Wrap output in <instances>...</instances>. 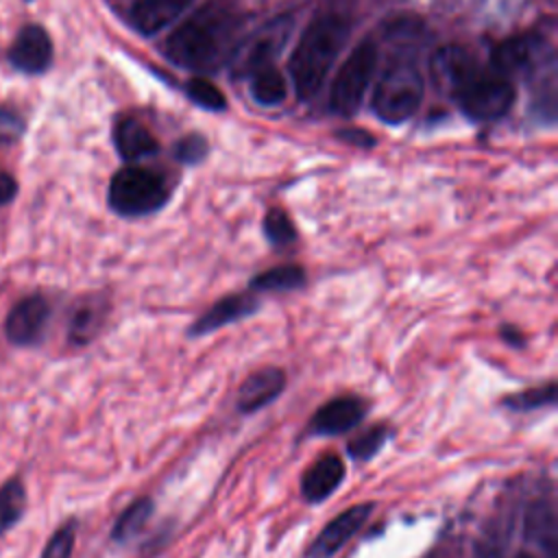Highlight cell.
<instances>
[{
    "label": "cell",
    "instance_id": "6da1fadb",
    "mask_svg": "<svg viewBox=\"0 0 558 558\" xmlns=\"http://www.w3.org/2000/svg\"><path fill=\"white\" fill-rule=\"evenodd\" d=\"M235 17L216 4H205L181 22L166 39V54L181 68L209 70L229 52Z\"/></svg>",
    "mask_w": 558,
    "mask_h": 558
},
{
    "label": "cell",
    "instance_id": "7a4b0ae2",
    "mask_svg": "<svg viewBox=\"0 0 558 558\" xmlns=\"http://www.w3.org/2000/svg\"><path fill=\"white\" fill-rule=\"evenodd\" d=\"M349 37V24L340 15H320L301 33L290 57V78L301 100L314 98Z\"/></svg>",
    "mask_w": 558,
    "mask_h": 558
},
{
    "label": "cell",
    "instance_id": "3957f363",
    "mask_svg": "<svg viewBox=\"0 0 558 558\" xmlns=\"http://www.w3.org/2000/svg\"><path fill=\"white\" fill-rule=\"evenodd\" d=\"M423 100V74L412 52H395L379 74L371 107L388 124L405 122Z\"/></svg>",
    "mask_w": 558,
    "mask_h": 558
},
{
    "label": "cell",
    "instance_id": "277c9868",
    "mask_svg": "<svg viewBox=\"0 0 558 558\" xmlns=\"http://www.w3.org/2000/svg\"><path fill=\"white\" fill-rule=\"evenodd\" d=\"M170 187L166 179L142 166H126L118 170L109 183V205L116 214L137 218L153 214L166 205Z\"/></svg>",
    "mask_w": 558,
    "mask_h": 558
},
{
    "label": "cell",
    "instance_id": "5b68a950",
    "mask_svg": "<svg viewBox=\"0 0 558 558\" xmlns=\"http://www.w3.org/2000/svg\"><path fill=\"white\" fill-rule=\"evenodd\" d=\"M379 61V52L375 41L362 39L351 54L340 65L331 92H329V109L338 116H353L360 105L364 102L366 89L371 87V81L375 76Z\"/></svg>",
    "mask_w": 558,
    "mask_h": 558
},
{
    "label": "cell",
    "instance_id": "8992f818",
    "mask_svg": "<svg viewBox=\"0 0 558 558\" xmlns=\"http://www.w3.org/2000/svg\"><path fill=\"white\" fill-rule=\"evenodd\" d=\"M493 72L512 81L538 74L547 63H554L551 46L538 35H517L501 41L493 50Z\"/></svg>",
    "mask_w": 558,
    "mask_h": 558
},
{
    "label": "cell",
    "instance_id": "52a82bcc",
    "mask_svg": "<svg viewBox=\"0 0 558 558\" xmlns=\"http://www.w3.org/2000/svg\"><path fill=\"white\" fill-rule=\"evenodd\" d=\"M514 85L512 81L482 70L469 81V85L456 96L460 100L462 111L480 122L497 120L506 116L514 102Z\"/></svg>",
    "mask_w": 558,
    "mask_h": 558
},
{
    "label": "cell",
    "instance_id": "ba28073f",
    "mask_svg": "<svg viewBox=\"0 0 558 558\" xmlns=\"http://www.w3.org/2000/svg\"><path fill=\"white\" fill-rule=\"evenodd\" d=\"M429 72L436 87L456 98L469 85V81L480 72V65L475 57L469 52V48L458 44H447L432 54Z\"/></svg>",
    "mask_w": 558,
    "mask_h": 558
},
{
    "label": "cell",
    "instance_id": "9c48e42d",
    "mask_svg": "<svg viewBox=\"0 0 558 558\" xmlns=\"http://www.w3.org/2000/svg\"><path fill=\"white\" fill-rule=\"evenodd\" d=\"M50 318V305L44 296L39 294H31L26 299H22L7 316L4 320V336L9 338V342L26 347V344H35Z\"/></svg>",
    "mask_w": 558,
    "mask_h": 558
},
{
    "label": "cell",
    "instance_id": "30bf717a",
    "mask_svg": "<svg viewBox=\"0 0 558 558\" xmlns=\"http://www.w3.org/2000/svg\"><path fill=\"white\" fill-rule=\"evenodd\" d=\"M371 510H373V504H357V506H351L344 512H340L336 519H331L320 530V534L310 545L305 558H331V556H336L342 549V545L349 538H353L355 532L364 525Z\"/></svg>",
    "mask_w": 558,
    "mask_h": 558
},
{
    "label": "cell",
    "instance_id": "8fae6325",
    "mask_svg": "<svg viewBox=\"0 0 558 558\" xmlns=\"http://www.w3.org/2000/svg\"><path fill=\"white\" fill-rule=\"evenodd\" d=\"M9 61L13 68L26 74H39L48 70L52 61V41L46 28L37 24L24 26L9 48Z\"/></svg>",
    "mask_w": 558,
    "mask_h": 558
},
{
    "label": "cell",
    "instance_id": "7c38bea8",
    "mask_svg": "<svg viewBox=\"0 0 558 558\" xmlns=\"http://www.w3.org/2000/svg\"><path fill=\"white\" fill-rule=\"evenodd\" d=\"M366 416V403L360 397H338L318 408L310 421L314 436H338L353 429Z\"/></svg>",
    "mask_w": 558,
    "mask_h": 558
},
{
    "label": "cell",
    "instance_id": "4fadbf2b",
    "mask_svg": "<svg viewBox=\"0 0 558 558\" xmlns=\"http://www.w3.org/2000/svg\"><path fill=\"white\" fill-rule=\"evenodd\" d=\"M257 310H259V301L253 294L222 296L201 318H196L192 323V327L187 329V336H192V338L207 336V333H211V331H216L225 325H231L235 320H242V318L255 314Z\"/></svg>",
    "mask_w": 558,
    "mask_h": 558
},
{
    "label": "cell",
    "instance_id": "5bb4252c",
    "mask_svg": "<svg viewBox=\"0 0 558 558\" xmlns=\"http://www.w3.org/2000/svg\"><path fill=\"white\" fill-rule=\"evenodd\" d=\"M286 388V373L277 366H266L262 371L251 373L238 392L235 408L242 414H251L275 401Z\"/></svg>",
    "mask_w": 558,
    "mask_h": 558
},
{
    "label": "cell",
    "instance_id": "9a60e30c",
    "mask_svg": "<svg viewBox=\"0 0 558 558\" xmlns=\"http://www.w3.org/2000/svg\"><path fill=\"white\" fill-rule=\"evenodd\" d=\"M192 2L194 0H135L131 7V22L142 35L150 37L179 20Z\"/></svg>",
    "mask_w": 558,
    "mask_h": 558
},
{
    "label": "cell",
    "instance_id": "2e32d148",
    "mask_svg": "<svg viewBox=\"0 0 558 558\" xmlns=\"http://www.w3.org/2000/svg\"><path fill=\"white\" fill-rule=\"evenodd\" d=\"M344 480V464L338 456H323L303 475L301 493L310 504L325 501Z\"/></svg>",
    "mask_w": 558,
    "mask_h": 558
},
{
    "label": "cell",
    "instance_id": "e0dca14e",
    "mask_svg": "<svg viewBox=\"0 0 558 558\" xmlns=\"http://www.w3.org/2000/svg\"><path fill=\"white\" fill-rule=\"evenodd\" d=\"M113 142H116L120 157L126 161L144 159L157 150L155 135L135 118H122L116 124Z\"/></svg>",
    "mask_w": 558,
    "mask_h": 558
},
{
    "label": "cell",
    "instance_id": "ac0fdd59",
    "mask_svg": "<svg viewBox=\"0 0 558 558\" xmlns=\"http://www.w3.org/2000/svg\"><path fill=\"white\" fill-rule=\"evenodd\" d=\"M251 96L264 105V107H275L286 100L288 87L283 76L275 65H266L259 70H253L251 74Z\"/></svg>",
    "mask_w": 558,
    "mask_h": 558
},
{
    "label": "cell",
    "instance_id": "d6986e66",
    "mask_svg": "<svg viewBox=\"0 0 558 558\" xmlns=\"http://www.w3.org/2000/svg\"><path fill=\"white\" fill-rule=\"evenodd\" d=\"M305 283V272L301 266L286 264L270 268L251 279V288L257 292H290L299 290Z\"/></svg>",
    "mask_w": 558,
    "mask_h": 558
},
{
    "label": "cell",
    "instance_id": "ffe728a7",
    "mask_svg": "<svg viewBox=\"0 0 558 558\" xmlns=\"http://www.w3.org/2000/svg\"><path fill=\"white\" fill-rule=\"evenodd\" d=\"M102 314H105L102 303H96V301L76 303L70 318V331H68L70 340L76 344L89 342L102 325Z\"/></svg>",
    "mask_w": 558,
    "mask_h": 558
},
{
    "label": "cell",
    "instance_id": "44dd1931",
    "mask_svg": "<svg viewBox=\"0 0 558 558\" xmlns=\"http://www.w3.org/2000/svg\"><path fill=\"white\" fill-rule=\"evenodd\" d=\"M150 514H153V501L146 499V497L135 499V501L118 517V521H116V525H113V530H111V538H113L116 543H126V541H131L133 536H137V534L144 530V525L148 523Z\"/></svg>",
    "mask_w": 558,
    "mask_h": 558
},
{
    "label": "cell",
    "instance_id": "7402d4cb",
    "mask_svg": "<svg viewBox=\"0 0 558 558\" xmlns=\"http://www.w3.org/2000/svg\"><path fill=\"white\" fill-rule=\"evenodd\" d=\"M527 536L545 547L549 556H554L556 547V519L554 508L549 504H534L527 512Z\"/></svg>",
    "mask_w": 558,
    "mask_h": 558
},
{
    "label": "cell",
    "instance_id": "603a6c76",
    "mask_svg": "<svg viewBox=\"0 0 558 558\" xmlns=\"http://www.w3.org/2000/svg\"><path fill=\"white\" fill-rule=\"evenodd\" d=\"M24 506H26V493L22 482L9 480L0 488V536L22 519Z\"/></svg>",
    "mask_w": 558,
    "mask_h": 558
},
{
    "label": "cell",
    "instance_id": "cb8c5ba5",
    "mask_svg": "<svg viewBox=\"0 0 558 558\" xmlns=\"http://www.w3.org/2000/svg\"><path fill=\"white\" fill-rule=\"evenodd\" d=\"M554 401H556V386L547 384L541 388H530V390L517 392L512 397H506L504 405L514 412H523V410H534V408H543V405H554Z\"/></svg>",
    "mask_w": 558,
    "mask_h": 558
},
{
    "label": "cell",
    "instance_id": "d4e9b609",
    "mask_svg": "<svg viewBox=\"0 0 558 558\" xmlns=\"http://www.w3.org/2000/svg\"><path fill=\"white\" fill-rule=\"evenodd\" d=\"M386 438H388V429L384 425H375V427L362 432L357 438H353L349 442L347 451H349L351 460H357V462L371 460L384 447Z\"/></svg>",
    "mask_w": 558,
    "mask_h": 558
},
{
    "label": "cell",
    "instance_id": "484cf974",
    "mask_svg": "<svg viewBox=\"0 0 558 558\" xmlns=\"http://www.w3.org/2000/svg\"><path fill=\"white\" fill-rule=\"evenodd\" d=\"M185 92L187 96L203 109H209V111H222L227 107V98L225 94L207 78H192L187 81L185 85Z\"/></svg>",
    "mask_w": 558,
    "mask_h": 558
},
{
    "label": "cell",
    "instance_id": "4316f807",
    "mask_svg": "<svg viewBox=\"0 0 558 558\" xmlns=\"http://www.w3.org/2000/svg\"><path fill=\"white\" fill-rule=\"evenodd\" d=\"M264 233L275 246H286L296 240V231L292 220L281 209H270L264 218Z\"/></svg>",
    "mask_w": 558,
    "mask_h": 558
},
{
    "label": "cell",
    "instance_id": "83f0119b",
    "mask_svg": "<svg viewBox=\"0 0 558 558\" xmlns=\"http://www.w3.org/2000/svg\"><path fill=\"white\" fill-rule=\"evenodd\" d=\"M74 538H76L74 523L61 525V527L50 536V541L46 543V547H44V551H41V558H70V556H72V549H74Z\"/></svg>",
    "mask_w": 558,
    "mask_h": 558
},
{
    "label": "cell",
    "instance_id": "f1b7e54d",
    "mask_svg": "<svg viewBox=\"0 0 558 558\" xmlns=\"http://www.w3.org/2000/svg\"><path fill=\"white\" fill-rule=\"evenodd\" d=\"M207 155V142L201 135H185L174 146V157L183 163H198Z\"/></svg>",
    "mask_w": 558,
    "mask_h": 558
},
{
    "label": "cell",
    "instance_id": "f546056e",
    "mask_svg": "<svg viewBox=\"0 0 558 558\" xmlns=\"http://www.w3.org/2000/svg\"><path fill=\"white\" fill-rule=\"evenodd\" d=\"M24 133V120L7 107H0V146L13 144Z\"/></svg>",
    "mask_w": 558,
    "mask_h": 558
},
{
    "label": "cell",
    "instance_id": "4dcf8cb0",
    "mask_svg": "<svg viewBox=\"0 0 558 558\" xmlns=\"http://www.w3.org/2000/svg\"><path fill=\"white\" fill-rule=\"evenodd\" d=\"M338 137H342V140H344V142H349V144L362 146V148H366V146H373V144H375L373 135H371V133H366V131H360V129H344V131H338Z\"/></svg>",
    "mask_w": 558,
    "mask_h": 558
},
{
    "label": "cell",
    "instance_id": "1f68e13d",
    "mask_svg": "<svg viewBox=\"0 0 558 558\" xmlns=\"http://www.w3.org/2000/svg\"><path fill=\"white\" fill-rule=\"evenodd\" d=\"M15 192H17L15 179H13L11 174H7V172H0V207L7 205V203H11L13 196H15Z\"/></svg>",
    "mask_w": 558,
    "mask_h": 558
},
{
    "label": "cell",
    "instance_id": "d6a6232c",
    "mask_svg": "<svg viewBox=\"0 0 558 558\" xmlns=\"http://www.w3.org/2000/svg\"><path fill=\"white\" fill-rule=\"evenodd\" d=\"M501 333H504V338H506L510 344H519L517 340H521V333H512V329H510V327H504V329H501Z\"/></svg>",
    "mask_w": 558,
    "mask_h": 558
},
{
    "label": "cell",
    "instance_id": "836d02e7",
    "mask_svg": "<svg viewBox=\"0 0 558 558\" xmlns=\"http://www.w3.org/2000/svg\"><path fill=\"white\" fill-rule=\"evenodd\" d=\"M517 558H536V556H532V554H527V551H521V554H517Z\"/></svg>",
    "mask_w": 558,
    "mask_h": 558
}]
</instances>
